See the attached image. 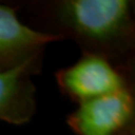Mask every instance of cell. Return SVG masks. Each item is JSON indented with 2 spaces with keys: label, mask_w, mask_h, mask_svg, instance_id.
<instances>
[{
  "label": "cell",
  "mask_w": 135,
  "mask_h": 135,
  "mask_svg": "<svg viewBox=\"0 0 135 135\" xmlns=\"http://www.w3.org/2000/svg\"><path fill=\"white\" fill-rule=\"evenodd\" d=\"M45 33L75 42L82 53L105 57L133 73L135 49L134 1L54 0L33 2Z\"/></svg>",
  "instance_id": "cell-1"
},
{
  "label": "cell",
  "mask_w": 135,
  "mask_h": 135,
  "mask_svg": "<svg viewBox=\"0 0 135 135\" xmlns=\"http://www.w3.org/2000/svg\"><path fill=\"white\" fill-rule=\"evenodd\" d=\"M55 79L62 94L78 105L133 87L132 74L90 53H82L74 64L59 70Z\"/></svg>",
  "instance_id": "cell-2"
},
{
  "label": "cell",
  "mask_w": 135,
  "mask_h": 135,
  "mask_svg": "<svg viewBox=\"0 0 135 135\" xmlns=\"http://www.w3.org/2000/svg\"><path fill=\"white\" fill-rule=\"evenodd\" d=\"M134 118L132 87L79 104L66 124L77 135H120L134 126Z\"/></svg>",
  "instance_id": "cell-3"
},
{
  "label": "cell",
  "mask_w": 135,
  "mask_h": 135,
  "mask_svg": "<svg viewBox=\"0 0 135 135\" xmlns=\"http://www.w3.org/2000/svg\"><path fill=\"white\" fill-rule=\"evenodd\" d=\"M60 36L33 29L17 16V8L0 3V72L43 59L46 45Z\"/></svg>",
  "instance_id": "cell-4"
},
{
  "label": "cell",
  "mask_w": 135,
  "mask_h": 135,
  "mask_svg": "<svg viewBox=\"0 0 135 135\" xmlns=\"http://www.w3.org/2000/svg\"><path fill=\"white\" fill-rule=\"evenodd\" d=\"M42 69V60L0 72V120L24 125L36 112V89L32 81Z\"/></svg>",
  "instance_id": "cell-5"
},
{
  "label": "cell",
  "mask_w": 135,
  "mask_h": 135,
  "mask_svg": "<svg viewBox=\"0 0 135 135\" xmlns=\"http://www.w3.org/2000/svg\"><path fill=\"white\" fill-rule=\"evenodd\" d=\"M120 135H135V127L133 126V127H131L129 129H127V131H126V132L122 133Z\"/></svg>",
  "instance_id": "cell-6"
}]
</instances>
